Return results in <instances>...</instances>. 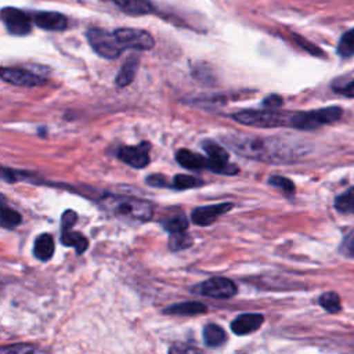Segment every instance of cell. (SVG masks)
Listing matches in <instances>:
<instances>
[{
    "label": "cell",
    "mask_w": 354,
    "mask_h": 354,
    "mask_svg": "<svg viewBox=\"0 0 354 354\" xmlns=\"http://www.w3.org/2000/svg\"><path fill=\"white\" fill-rule=\"evenodd\" d=\"M223 141L241 156L260 162H290L297 156V149L281 137H260L249 134H228Z\"/></svg>",
    "instance_id": "obj_1"
},
{
    "label": "cell",
    "mask_w": 354,
    "mask_h": 354,
    "mask_svg": "<svg viewBox=\"0 0 354 354\" xmlns=\"http://www.w3.org/2000/svg\"><path fill=\"white\" fill-rule=\"evenodd\" d=\"M101 203L109 213L116 214L119 217L147 221L152 216V205L147 201L134 196L105 195Z\"/></svg>",
    "instance_id": "obj_2"
},
{
    "label": "cell",
    "mask_w": 354,
    "mask_h": 354,
    "mask_svg": "<svg viewBox=\"0 0 354 354\" xmlns=\"http://www.w3.org/2000/svg\"><path fill=\"white\" fill-rule=\"evenodd\" d=\"M290 116L286 113H278L274 111H257L246 109L232 115V119L241 124L259 127V129H272L281 126H290Z\"/></svg>",
    "instance_id": "obj_3"
},
{
    "label": "cell",
    "mask_w": 354,
    "mask_h": 354,
    "mask_svg": "<svg viewBox=\"0 0 354 354\" xmlns=\"http://www.w3.org/2000/svg\"><path fill=\"white\" fill-rule=\"evenodd\" d=\"M342 116V109L339 106H328L307 112L292 113L290 126L299 130H313L324 124L333 123Z\"/></svg>",
    "instance_id": "obj_4"
},
{
    "label": "cell",
    "mask_w": 354,
    "mask_h": 354,
    "mask_svg": "<svg viewBox=\"0 0 354 354\" xmlns=\"http://www.w3.org/2000/svg\"><path fill=\"white\" fill-rule=\"evenodd\" d=\"M176 159L181 167L188 169V170L209 169V170H212L214 173H220V174H236V171H238V167L232 163L218 165V163H214L210 158H205V156L195 153L189 149H180L176 153Z\"/></svg>",
    "instance_id": "obj_5"
},
{
    "label": "cell",
    "mask_w": 354,
    "mask_h": 354,
    "mask_svg": "<svg viewBox=\"0 0 354 354\" xmlns=\"http://www.w3.org/2000/svg\"><path fill=\"white\" fill-rule=\"evenodd\" d=\"M87 41L91 46V48L106 59H113L120 55L123 51L120 43L118 41L115 33L104 30L101 28H90L86 33Z\"/></svg>",
    "instance_id": "obj_6"
},
{
    "label": "cell",
    "mask_w": 354,
    "mask_h": 354,
    "mask_svg": "<svg viewBox=\"0 0 354 354\" xmlns=\"http://www.w3.org/2000/svg\"><path fill=\"white\" fill-rule=\"evenodd\" d=\"M113 33L123 50L131 48V50H138V51H147V50H151L155 44V40L151 36V33H148L147 30H142V29L119 28Z\"/></svg>",
    "instance_id": "obj_7"
},
{
    "label": "cell",
    "mask_w": 354,
    "mask_h": 354,
    "mask_svg": "<svg viewBox=\"0 0 354 354\" xmlns=\"http://www.w3.org/2000/svg\"><path fill=\"white\" fill-rule=\"evenodd\" d=\"M1 21L7 30L15 36H25L32 29L30 18L24 11L14 7H4L1 10Z\"/></svg>",
    "instance_id": "obj_8"
},
{
    "label": "cell",
    "mask_w": 354,
    "mask_h": 354,
    "mask_svg": "<svg viewBox=\"0 0 354 354\" xmlns=\"http://www.w3.org/2000/svg\"><path fill=\"white\" fill-rule=\"evenodd\" d=\"M198 288L202 295L213 299H230L236 295L235 283L224 277H213L202 282Z\"/></svg>",
    "instance_id": "obj_9"
},
{
    "label": "cell",
    "mask_w": 354,
    "mask_h": 354,
    "mask_svg": "<svg viewBox=\"0 0 354 354\" xmlns=\"http://www.w3.org/2000/svg\"><path fill=\"white\" fill-rule=\"evenodd\" d=\"M149 148L151 145L148 142H140L137 145H124L119 148L118 158L134 167V169H142L149 163Z\"/></svg>",
    "instance_id": "obj_10"
},
{
    "label": "cell",
    "mask_w": 354,
    "mask_h": 354,
    "mask_svg": "<svg viewBox=\"0 0 354 354\" xmlns=\"http://www.w3.org/2000/svg\"><path fill=\"white\" fill-rule=\"evenodd\" d=\"M1 79L21 87H33V86H41L44 84L46 79L37 73H33L26 69L21 68H1Z\"/></svg>",
    "instance_id": "obj_11"
},
{
    "label": "cell",
    "mask_w": 354,
    "mask_h": 354,
    "mask_svg": "<svg viewBox=\"0 0 354 354\" xmlns=\"http://www.w3.org/2000/svg\"><path fill=\"white\" fill-rule=\"evenodd\" d=\"M231 209H232V203H230V202L201 206V207H196L191 213V220L196 225H209V224L214 223L221 214L227 213Z\"/></svg>",
    "instance_id": "obj_12"
},
{
    "label": "cell",
    "mask_w": 354,
    "mask_h": 354,
    "mask_svg": "<svg viewBox=\"0 0 354 354\" xmlns=\"http://www.w3.org/2000/svg\"><path fill=\"white\" fill-rule=\"evenodd\" d=\"M264 321V317L261 314H241L231 322V330L238 335H249L254 330H257Z\"/></svg>",
    "instance_id": "obj_13"
},
{
    "label": "cell",
    "mask_w": 354,
    "mask_h": 354,
    "mask_svg": "<svg viewBox=\"0 0 354 354\" xmlns=\"http://www.w3.org/2000/svg\"><path fill=\"white\" fill-rule=\"evenodd\" d=\"M36 26L46 30H64L68 25V19L65 15L54 11H40L33 17Z\"/></svg>",
    "instance_id": "obj_14"
},
{
    "label": "cell",
    "mask_w": 354,
    "mask_h": 354,
    "mask_svg": "<svg viewBox=\"0 0 354 354\" xmlns=\"http://www.w3.org/2000/svg\"><path fill=\"white\" fill-rule=\"evenodd\" d=\"M138 65H140L138 57H129L116 75V79H115L116 86H119V87L129 86L133 82V79L136 77Z\"/></svg>",
    "instance_id": "obj_15"
},
{
    "label": "cell",
    "mask_w": 354,
    "mask_h": 354,
    "mask_svg": "<svg viewBox=\"0 0 354 354\" xmlns=\"http://www.w3.org/2000/svg\"><path fill=\"white\" fill-rule=\"evenodd\" d=\"M207 307L199 301H183L165 308V314L171 315H195L206 313Z\"/></svg>",
    "instance_id": "obj_16"
},
{
    "label": "cell",
    "mask_w": 354,
    "mask_h": 354,
    "mask_svg": "<svg viewBox=\"0 0 354 354\" xmlns=\"http://www.w3.org/2000/svg\"><path fill=\"white\" fill-rule=\"evenodd\" d=\"M123 12L130 15H145L152 11L148 0H112Z\"/></svg>",
    "instance_id": "obj_17"
},
{
    "label": "cell",
    "mask_w": 354,
    "mask_h": 354,
    "mask_svg": "<svg viewBox=\"0 0 354 354\" xmlns=\"http://www.w3.org/2000/svg\"><path fill=\"white\" fill-rule=\"evenodd\" d=\"M33 254L36 259L46 261L54 254V239L50 234H41L36 238L33 246Z\"/></svg>",
    "instance_id": "obj_18"
},
{
    "label": "cell",
    "mask_w": 354,
    "mask_h": 354,
    "mask_svg": "<svg viewBox=\"0 0 354 354\" xmlns=\"http://www.w3.org/2000/svg\"><path fill=\"white\" fill-rule=\"evenodd\" d=\"M61 243L65 246H71L75 248L76 253L82 254L87 248H88V241L86 239V236L80 232L72 231L71 228L68 230H62L61 232Z\"/></svg>",
    "instance_id": "obj_19"
},
{
    "label": "cell",
    "mask_w": 354,
    "mask_h": 354,
    "mask_svg": "<svg viewBox=\"0 0 354 354\" xmlns=\"http://www.w3.org/2000/svg\"><path fill=\"white\" fill-rule=\"evenodd\" d=\"M202 148L207 153V158H210L214 163H218V165L230 163L228 162L230 155H228L227 149H224V147H221L218 142H216L213 140H205L202 142Z\"/></svg>",
    "instance_id": "obj_20"
},
{
    "label": "cell",
    "mask_w": 354,
    "mask_h": 354,
    "mask_svg": "<svg viewBox=\"0 0 354 354\" xmlns=\"http://www.w3.org/2000/svg\"><path fill=\"white\" fill-rule=\"evenodd\" d=\"M203 340L210 347H218L225 343L227 333L221 326L216 324H207L203 328Z\"/></svg>",
    "instance_id": "obj_21"
},
{
    "label": "cell",
    "mask_w": 354,
    "mask_h": 354,
    "mask_svg": "<svg viewBox=\"0 0 354 354\" xmlns=\"http://www.w3.org/2000/svg\"><path fill=\"white\" fill-rule=\"evenodd\" d=\"M335 207L337 212L344 214L354 213V187L344 191L335 199Z\"/></svg>",
    "instance_id": "obj_22"
},
{
    "label": "cell",
    "mask_w": 354,
    "mask_h": 354,
    "mask_svg": "<svg viewBox=\"0 0 354 354\" xmlns=\"http://www.w3.org/2000/svg\"><path fill=\"white\" fill-rule=\"evenodd\" d=\"M337 53L343 58H348L354 55V29L346 32L337 44Z\"/></svg>",
    "instance_id": "obj_23"
},
{
    "label": "cell",
    "mask_w": 354,
    "mask_h": 354,
    "mask_svg": "<svg viewBox=\"0 0 354 354\" xmlns=\"http://www.w3.org/2000/svg\"><path fill=\"white\" fill-rule=\"evenodd\" d=\"M202 184V180L189 174H177L173 178L171 187L176 189H188V188H195Z\"/></svg>",
    "instance_id": "obj_24"
},
{
    "label": "cell",
    "mask_w": 354,
    "mask_h": 354,
    "mask_svg": "<svg viewBox=\"0 0 354 354\" xmlns=\"http://www.w3.org/2000/svg\"><path fill=\"white\" fill-rule=\"evenodd\" d=\"M0 354H46V353L41 351L40 348L32 346V344L19 343V344H12V346L3 347Z\"/></svg>",
    "instance_id": "obj_25"
},
{
    "label": "cell",
    "mask_w": 354,
    "mask_h": 354,
    "mask_svg": "<svg viewBox=\"0 0 354 354\" xmlns=\"http://www.w3.org/2000/svg\"><path fill=\"white\" fill-rule=\"evenodd\" d=\"M192 245V238L187 232H177L170 234L169 238V248L171 250H183Z\"/></svg>",
    "instance_id": "obj_26"
},
{
    "label": "cell",
    "mask_w": 354,
    "mask_h": 354,
    "mask_svg": "<svg viewBox=\"0 0 354 354\" xmlns=\"http://www.w3.org/2000/svg\"><path fill=\"white\" fill-rule=\"evenodd\" d=\"M0 217H1V225L4 228H14L22 220V217L18 212H15L14 209L7 207V206H1V216Z\"/></svg>",
    "instance_id": "obj_27"
},
{
    "label": "cell",
    "mask_w": 354,
    "mask_h": 354,
    "mask_svg": "<svg viewBox=\"0 0 354 354\" xmlns=\"http://www.w3.org/2000/svg\"><path fill=\"white\" fill-rule=\"evenodd\" d=\"M188 227V221L187 218L183 216V214H178V216H174L169 220H166L163 223V228L166 231H169L170 234H177V232H185Z\"/></svg>",
    "instance_id": "obj_28"
},
{
    "label": "cell",
    "mask_w": 354,
    "mask_h": 354,
    "mask_svg": "<svg viewBox=\"0 0 354 354\" xmlns=\"http://www.w3.org/2000/svg\"><path fill=\"white\" fill-rule=\"evenodd\" d=\"M319 304L329 313H337L342 306H340V297L333 293V292H326V293H322L319 296Z\"/></svg>",
    "instance_id": "obj_29"
},
{
    "label": "cell",
    "mask_w": 354,
    "mask_h": 354,
    "mask_svg": "<svg viewBox=\"0 0 354 354\" xmlns=\"http://www.w3.org/2000/svg\"><path fill=\"white\" fill-rule=\"evenodd\" d=\"M268 184L281 188L286 195H292L295 192V184L292 183V180L282 176H271L268 178Z\"/></svg>",
    "instance_id": "obj_30"
},
{
    "label": "cell",
    "mask_w": 354,
    "mask_h": 354,
    "mask_svg": "<svg viewBox=\"0 0 354 354\" xmlns=\"http://www.w3.org/2000/svg\"><path fill=\"white\" fill-rule=\"evenodd\" d=\"M169 354H203V353H202V350L196 348L195 346L184 344V343H174L170 347Z\"/></svg>",
    "instance_id": "obj_31"
},
{
    "label": "cell",
    "mask_w": 354,
    "mask_h": 354,
    "mask_svg": "<svg viewBox=\"0 0 354 354\" xmlns=\"http://www.w3.org/2000/svg\"><path fill=\"white\" fill-rule=\"evenodd\" d=\"M340 252L350 259H354V230L343 239L342 246H340Z\"/></svg>",
    "instance_id": "obj_32"
},
{
    "label": "cell",
    "mask_w": 354,
    "mask_h": 354,
    "mask_svg": "<svg viewBox=\"0 0 354 354\" xmlns=\"http://www.w3.org/2000/svg\"><path fill=\"white\" fill-rule=\"evenodd\" d=\"M333 90L346 97H354V80L340 83V84H333Z\"/></svg>",
    "instance_id": "obj_33"
},
{
    "label": "cell",
    "mask_w": 354,
    "mask_h": 354,
    "mask_svg": "<svg viewBox=\"0 0 354 354\" xmlns=\"http://www.w3.org/2000/svg\"><path fill=\"white\" fill-rule=\"evenodd\" d=\"M76 220H77V214H76L73 210H66V212L64 213V216H62V223H61L62 230L72 228L73 224L76 223Z\"/></svg>",
    "instance_id": "obj_34"
},
{
    "label": "cell",
    "mask_w": 354,
    "mask_h": 354,
    "mask_svg": "<svg viewBox=\"0 0 354 354\" xmlns=\"http://www.w3.org/2000/svg\"><path fill=\"white\" fill-rule=\"evenodd\" d=\"M263 105L267 108H278L282 105V98L278 94H271L263 100Z\"/></svg>",
    "instance_id": "obj_35"
},
{
    "label": "cell",
    "mask_w": 354,
    "mask_h": 354,
    "mask_svg": "<svg viewBox=\"0 0 354 354\" xmlns=\"http://www.w3.org/2000/svg\"><path fill=\"white\" fill-rule=\"evenodd\" d=\"M147 183L149 185H153V187H171L167 180L163 177V176H159V174H155V176H149L147 178Z\"/></svg>",
    "instance_id": "obj_36"
},
{
    "label": "cell",
    "mask_w": 354,
    "mask_h": 354,
    "mask_svg": "<svg viewBox=\"0 0 354 354\" xmlns=\"http://www.w3.org/2000/svg\"><path fill=\"white\" fill-rule=\"evenodd\" d=\"M297 43H300V44H301V46H303V47H307V44H306V43H304V41H301V40H299V37H297ZM310 47H311V46H310ZM311 48H313V50H311V53H314V54H315V53H317V50H318V48H314V47H311Z\"/></svg>",
    "instance_id": "obj_37"
}]
</instances>
